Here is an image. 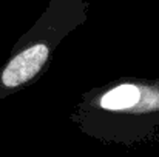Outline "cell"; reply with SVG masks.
Returning a JSON list of instances; mask_svg holds the SVG:
<instances>
[{
  "mask_svg": "<svg viewBox=\"0 0 159 157\" xmlns=\"http://www.w3.org/2000/svg\"><path fill=\"white\" fill-rule=\"evenodd\" d=\"M82 128L93 136L124 140L150 131L159 122V83L116 85L82 106Z\"/></svg>",
  "mask_w": 159,
  "mask_h": 157,
  "instance_id": "cell-1",
  "label": "cell"
}]
</instances>
